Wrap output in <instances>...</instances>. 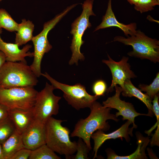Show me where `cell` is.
Listing matches in <instances>:
<instances>
[{"mask_svg": "<svg viewBox=\"0 0 159 159\" xmlns=\"http://www.w3.org/2000/svg\"><path fill=\"white\" fill-rule=\"evenodd\" d=\"M90 108V115L85 118H81L77 121L70 136L82 138L91 150L90 139L92 134L97 130L104 131L109 130L110 126L107 120L118 121L119 120L115 115L110 113L111 108L104 107L96 100Z\"/></svg>", "mask_w": 159, "mask_h": 159, "instance_id": "6da1fadb", "label": "cell"}, {"mask_svg": "<svg viewBox=\"0 0 159 159\" xmlns=\"http://www.w3.org/2000/svg\"><path fill=\"white\" fill-rule=\"evenodd\" d=\"M65 121L52 117L47 120L45 124L46 144L55 152L69 159L76 152L77 142L70 140L69 129L62 126Z\"/></svg>", "mask_w": 159, "mask_h": 159, "instance_id": "7a4b0ae2", "label": "cell"}, {"mask_svg": "<svg viewBox=\"0 0 159 159\" xmlns=\"http://www.w3.org/2000/svg\"><path fill=\"white\" fill-rule=\"evenodd\" d=\"M37 78L26 62L6 61L0 69V87H34Z\"/></svg>", "mask_w": 159, "mask_h": 159, "instance_id": "3957f363", "label": "cell"}, {"mask_svg": "<svg viewBox=\"0 0 159 159\" xmlns=\"http://www.w3.org/2000/svg\"><path fill=\"white\" fill-rule=\"evenodd\" d=\"M113 41L131 46L133 50L127 54L130 56L147 59L154 63L159 62V41L149 37L140 30H136L134 35L127 38L116 36Z\"/></svg>", "mask_w": 159, "mask_h": 159, "instance_id": "277c9868", "label": "cell"}, {"mask_svg": "<svg viewBox=\"0 0 159 159\" xmlns=\"http://www.w3.org/2000/svg\"><path fill=\"white\" fill-rule=\"evenodd\" d=\"M94 1L86 0L84 2L81 14L72 24L70 33L72 35V39L70 48L72 55L69 62V65L75 64L77 65L79 60L84 61L85 59L83 54L80 52V49L85 42L82 40L84 33L87 28L92 26L89 21V17L91 16H96L92 10Z\"/></svg>", "mask_w": 159, "mask_h": 159, "instance_id": "5b68a950", "label": "cell"}, {"mask_svg": "<svg viewBox=\"0 0 159 159\" xmlns=\"http://www.w3.org/2000/svg\"><path fill=\"white\" fill-rule=\"evenodd\" d=\"M77 4L68 7L61 13L56 15L52 19L45 22L42 31L38 35L33 37L31 41L34 46V59L30 66L34 73L37 77L42 75L41 64L44 55L52 48L47 39L48 33L68 12Z\"/></svg>", "mask_w": 159, "mask_h": 159, "instance_id": "8992f818", "label": "cell"}, {"mask_svg": "<svg viewBox=\"0 0 159 159\" xmlns=\"http://www.w3.org/2000/svg\"><path fill=\"white\" fill-rule=\"evenodd\" d=\"M50 82L55 89H58L63 93V96L68 104L77 110L90 108L93 102L100 98L87 93L86 87L80 83L70 85L59 82L52 77L47 72L42 74Z\"/></svg>", "mask_w": 159, "mask_h": 159, "instance_id": "52a82bcc", "label": "cell"}, {"mask_svg": "<svg viewBox=\"0 0 159 159\" xmlns=\"http://www.w3.org/2000/svg\"><path fill=\"white\" fill-rule=\"evenodd\" d=\"M38 92L32 86L0 87V103L8 109L31 108L34 105Z\"/></svg>", "mask_w": 159, "mask_h": 159, "instance_id": "ba28073f", "label": "cell"}, {"mask_svg": "<svg viewBox=\"0 0 159 159\" xmlns=\"http://www.w3.org/2000/svg\"><path fill=\"white\" fill-rule=\"evenodd\" d=\"M55 89L52 85L46 82L44 87L38 92L34 110L35 118L45 124L53 115L59 113V102L61 97L53 93Z\"/></svg>", "mask_w": 159, "mask_h": 159, "instance_id": "9c48e42d", "label": "cell"}, {"mask_svg": "<svg viewBox=\"0 0 159 159\" xmlns=\"http://www.w3.org/2000/svg\"><path fill=\"white\" fill-rule=\"evenodd\" d=\"M108 60H102V62L106 64L109 68L111 72L112 80L110 86L107 89V93L112 92L115 86L119 85L124 89V83L127 80L136 77L137 76L131 70L130 66L127 62L128 57H123L119 62L113 60L107 54Z\"/></svg>", "mask_w": 159, "mask_h": 159, "instance_id": "30bf717a", "label": "cell"}, {"mask_svg": "<svg viewBox=\"0 0 159 159\" xmlns=\"http://www.w3.org/2000/svg\"><path fill=\"white\" fill-rule=\"evenodd\" d=\"M115 87V95L108 97L106 100L103 101V105L105 107L117 110L118 112H116L115 115L117 117L119 116H122L123 120H127L131 121L133 126L135 128H136L137 126L135 123V117L140 115L149 116V115L137 112L132 103L121 100L120 95L122 91V89L117 85H116Z\"/></svg>", "mask_w": 159, "mask_h": 159, "instance_id": "8fae6325", "label": "cell"}, {"mask_svg": "<svg viewBox=\"0 0 159 159\" xmlns=\"http://www.w3.org/2000/svg\"><path fill=\"white\" fill-rule=\"evenodd\" d=\"M45 124L35 118L22 134L25 148L32 150L46 144Z\"/></svg>", "mask_w": 159, "mask_h": 159, "instance_id": "7c38bea8", "label": "cell"}, {"mask_svg": "<svg viewBox=\"0 0 159 159\" xmlns=\"http://www.w3.org/2000/svg\"><path fill=\"white\" fill-rule=\"evenodd\" d=\"M132 123L131 121L127 120L120 128L110 133L105 134L101 130H97L93 133L91 137V138L93 140L94 142L93 159L97 158L99 149L107 140L115 139L117 138H120L122 139L123 138L127 142L129 141L130 140L129 135L132 136L133 130L135 128L133 126L131 128L129 127L130 125Z\"/></svg>", "mask_w": 159, "mask_h": 159, "instance_id": "4fadbf2b", "label": "cell"}, {"mask_svg": "<svg viewBox=\"0 0 159 159\" xmlns=\"http://www.w3.org/2000/svg\"><path fill=\"white\" fill-rule=\"evenodd\" d=\"M2 29H0V51L5 54L6 61L16 62H26V57H33V52H29L32 46L28 44L21 49L16 43H7L4 42L1 37Z\"/></svg>", "mask_w": 159, "mask_h": 159, "instance_id": "5bb4252c", "label": "cell"}, {"mask_svg": "<svg viewBox=\"0 0 159 159\" xmlns=\"http://www.w3.org/2000/svg\"><path fill=\"white\" fill-rule=\"evenodd\" d=\"M112 0H109L106 13L103 16L100 24L95 29L94 32L100 29L112 27L119 28L122 30L127 37L134 35L136 31L137 24L131 23L128 24H125L119 22L116 19L112 7Z\"/></svg>", "mask_w": 159, "mask_h": 159, "instance_id": "9a60e30c", "label": "cell"}, {"mask_svg": "<svg viewBox=\"0 0 159 159\" xmlns=\"http://www.w3.org/2000/svg\"><path fill=\"white\" fill-rule=\"evenodd\" d=\"M8 116L16 130L22 134L35 119L34 107L27 109H9Z\"/></svg>", "mask_w": 159, "mask_h": 159, "instance_id": "2e32d148", "label": "cell"}, {"mask_svg": "<svg viewBox=\"0 0 159 159\" xmlns=\"http://www.w3.org/2000/svg\"><path fill=\"white\" fill-rule=\"evenodd\" d=\"M138 147L135 151L127 156H121L117 154L111 149L106 150L107 159H148L145 153V150L150 142L148 137H143L139 133L136 134Z\"/></svg>", "mask_w": 159, "mask_h": 159, "instance_id": "e0dca14e", "label": "cell"}, {"mask_svg": "<svg viewBox=\"0 0 159 159\" xmlns=\"http://www.w3.org/2000/svg\"><path fill=\"white\" fill-rule=\"evenodd\" d=\"M4 159H10L19 150L25 148L22 135L16 130L2 144Z\"/></svg>", "mask_w": 159, "mask_h": 159, "instance_id": "ac0fdd59", "label": "cell"}, {"mask_svg": "<svg viewBox=\"0 0 159 159\" xmlns=\"http://www.w3.org/2000/svg\"><path fill=\"white\" fill-rule=\"evenodd\" d=\"M124 89L121 93L124 97H135L142 101L148 109V114L149 116L153 115V110L152 100L145 94L143 93L140 90L136 87L131 82L130 80H127L124 83Z\"/></svg>", "mask_w": 159, "mask_h": 159, "instance_id": "d6986e66", "label": "cell"}, {"mask_svg": "<svg viewBox=\"0 0 159 159\" xmlns=\"http://www.w3.org/2000/svg\"><path fill=\"white\" fill-rule=\"evenodd\" d=\"M34 26L32 21L26 20L25 19L22 20L18 24L15 39V43L19 46L25 44L32 40Z\"/></svg>", "mask_w": 159, "mask_h": 159, "instance_id": "ffe728a7", "label": "cell"}, {"mask_svg": "<svg viewBox=\"0 0 159 159\" xmlns=\"http://www.w3.org/2000/svg\"><path fill=\"white\" fill-rule=\"evenodd\" d=\"M152 101L153 104V109L154 113L157 119L156 122L150 130L146 131L145 132L148 135H150L152 131L157 126V129L151 139L150 140L151 146H159V105L158 94L156 95Z\"/></svg>", "mask_w": 159, "mask_h": 159, "instance_id": "44dd1931", "label": "cell"}, {"mask_svg": "<svg viewBox=\"0 0 159 159\" xmlns=\"http://www.w3.org/2000/svg\"><path fill=\"white\" fill-rule=\"evenodd\" d=\"M29 159H60L46 144L32 150Z\"/></svg>", "mask_w": 159, "mask_h": 159, "instance_id": "7402d4cb", "label": "cell"}, {"mask_svg": "<svg viewBox=\"0 0 159 159\" xmlns=\"http://www.w3.org/2000/svg\"><path fill=\"white\" fill-rule=\"evenodd\" d=\"M18 24L4 9H0V29L4 28L10 32L16 31Z\"/></svg>", "mask_w": 159, "mask_h": 159, "instance_id": "603a6c76", "label": "cell"}, {"mask_svg": "<svg viewBox=\"0 0 159 159\" xmlns=\"http://www.w3.org/2000/svg\"><path fill=\"white\" fill-rule=\"evenodd\" d=\"M15 130L14 124L9 117L0 122V144L2 145Z\"/></svg>", "mask_w": 159, "mask_h": 159, "instance_id": "cb8c5ba5", "label": "cell"}, {"mask_svg": "<svg viewBox=\"0 0 159 159\" xmlns=\"http://www.w3.org/2000/svg\"><path fill=\"white\" fill-rule=\"evenodd\" d=\"M141 91L145 92V94L152 100L154 96L158 94L159 91V73L158 72L152 83L149 85L140 84L139 85Z\"/></svg>", "mask_w": 159, "mask_h": 159, "instance_id": "d4e9b609", "label": "cell"}, {"mask_svg": "<svg viewBox=\"0 0 159 159\" xmlns=\"http://www.w3.org/2000/svg\"><path fill=\"white\" fill-rule=\"evenodd\" d=\"M90 150L83 140L79 138L77 142V153L71 156L70 159H89L88 153Z\"/></svg>", "mask_w": 159, "mask_h": 159, "instance_id": "484cf974", "label": "cell"}, {"mask_svg": "<svg viewBox=\"0 0 159 159\" xmlns=\"http://www.w3.org/2000/svg\"><path fill=\"white\" fill-rule=\"evenodd\" d=\"M159 5V0H138L134 5V9L141 13L154 9L155 6Z\"/></svg>", "mask_w": 159, "mask_h": 159, "instance_id": "4316f807", "label": "cell"}, {"mask_svg": "<svg viewBox=\"0 0 159 159\" xmlns=\"http://www.w3.org/2000/svg\"><path fill=\"white\" fill-rule=\"evenodd\" d=\"M107 89L106 82L102 80L96 81L92 86V91L93 93L95 95L99 97L104 95Z\"/></svg>", "mask_w": 159, "mask_h": 159, "instance_id": "83f0119b", "label": "cell"}, {"mask_svg": "<svg viewBox=\"0 0 159 159\" xmlns=\"http://www.w3.org/2000/svg\"><path fill=\"white\" fill-rule=\"evenodd\" d=\"M32 150L24 148L21 149L15 153L10 159H27L30 155Z\"/></svg>", "mask_w": 159, "mask_h": 159, "instance_id": "f1b7e54d", "label": "cell"}, {"mask_svg": "<svg viewBox=\"0 0 159 159\" xmlns=\"http://www.w3.org/2000/svg\"><path fill=\"white\" fill-rule=\"evenodd\" d=\"M8 109L6 106L0 103V122L9 117Z\"/></svg>", "mask_w": 159, "mask_h": 159, "instance_id": "f546056e", "label": "cell"}, {"mask_svg": "<svg viewBox=\"0 0 159 159\" xmlns=\"http://www.w3.org/2000/svg\"><path fill=\"white\" fill-rule=\"evenodd\" d=\"M6 62V57L4 54L0 51V69Z\"/></svg>", "mask_w": 159, "mask_h": 159, "instance_id": "4dcf8cb0", "label": "cell"}, {"mask_svg": "<svg viewBox=\"0 0 159 159\" xmlns=\"http://www.w3.org/2000/svg\"><path fill=\"white\" fill-rule=\"evenodd\" d=\"M131 5H135L138 0H127Z\"/></svg>", "mask_w": 159, "mask_h": 159, "instance_id": "1f68e13d", "label": "cell"}, {"mask_svg": "<svg viewBox=\"0 0 159 159\" xmlns=\"http://www.w3.org/2000/svg\"><path fill=\"white\" fill-rule=\"evenodd\" d=\"M0 159H4L3 154L2 145L0 144Z\"/></svg>", "mask_w": 159, "mask_h": 159, "instance_id": "d6a6232c", "label": "cell"}, {"mask_svg": "<svg viewBox=\"0 0 159 159\" xmlns=\"http://www.w3.org/2000/svg\"><path fill=\"white\" fill-rule=\"evenodd\" d=\"M2 0H0V2Z\"/></svg>", "mask_w": 159, "mask_h": 159, "instance_id": "836d02e7", "label": "cell"}]
</instances>
